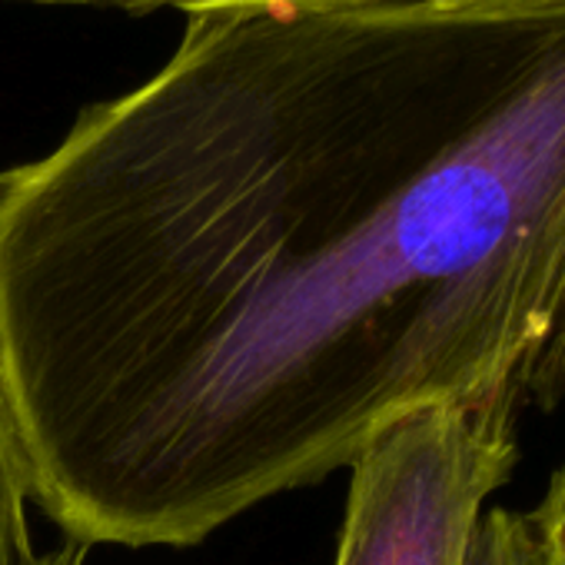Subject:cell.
<instances>
[{
  "label": "cell",
  "mask_w": 565,
  "mask_h": 565,
  "mask_svg": "<svg viewBox=\"0 0 565 565\" xmlns=\"http://www.w3.org/2000/svg\"><path fill=\"white\" fill-rule=\"evenodd\" d=\"M386 4H419L499 21H565V0H386Z\"/></svg>",
  "instance_id": "5b68a950"
},
{
  "label": "cell",
  "mask_w": 565,
  "mask_h": 565,
  "mask_svg": "<svg viewBox=\"0 0 565 565\" xmlns=\"http://www.w3.org/2000/svg\"><path fill=\"white\" fill-rule=\"evenodd\" d=\"M529 519L539 565H565V466L552 476L545 499Z\"/></svg>",
  "instance_id": "8992f818"
},
{
  "label": "cell",
  "mask_w": 565,
  "mask_h": 565,
  "mask_svg": "<svg viewBox=\"0 0 565 565\" xmlns=\"http://www.w3.org/2000/svg\"><path fill=\"white\" fill-rule=\"evenodd\" d=\"M479 565H539L529 519L512 512H489L482 519V562Z\"/></svg>",
  "instance_id": "277c9868"
},
{
  "label": "cell",
  "mask_w": 565,
  "mask_h": 565,
  "mask_svg": "<svg viewBox=\"0 0 565 565\" xmlns=\"http://www.w3.org/2000/svg\"><path fill=\"white\" fill-rule=\"evenodd\" d=\"M565 21L386 0L186 14L0 170V373L31 502L190 548L396 419L525 393L565 327Z\"/></svg>",
  "instance_id": "6da1fadb"
},
{
  "label": "cell",
  "mask_w": 565,
  "mask_h": 565,
  "mask_svg": "<svg viewBox=\"0 0 565 565\" xmlns=\"http://www.w3.org/2000/svg\"><path fill=\"white\" fill-rule=\"evenodd\" d=\"M31 539V489L21 462V446L11 423L4 373H0V565H34Z\"/></svg>",
  "instance_id": "3957f363"
},
{
  "label": "cell",
  "mask_w": 565,
  "mask_h": 565,
  "mask_svg": "<svg viewBox=\"0 0 565 565\" xmlns=\"http://www.w3.org/2000/svg\"><path fill=\"white\" fill-rule=\"evenodd\" d=\"M525 393L423 406L350 462L337 565H479L486 502L515 469Z\"/></svg>",
  "instance_id": "7a4b0ae2"
},
{
  "label": "cell",
  "mask_w": 565,
  "mask_h": 565,
  "mask_svg": "<svg viewBox=\"0 0 565 565\" xmlns=\"http://www.w3.org/2000/svg\"><path fill=\"white\" fill-rule=\"evenodd\" d=\"M34 565H84L77 552H61V555H51V558H38Z\"/></svg>",
  "instance_id": "52a82bcc"
}]
</instances>
